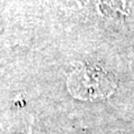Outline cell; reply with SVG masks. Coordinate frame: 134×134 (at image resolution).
<instances>
[{
    "instance_id": "cell-1",
    "label": "cell",
    "mask_w": 134,
    "mask_h": 134,
    "mask_svg": "<svg viewBox=\"0 0 134 134\" xmlns=\"http://www.w3.org/2000/svg\"><path fill=\"white\" fill-rule=\"evenodd\" d=\"M69 90L76 96L83 98H97L110 94L113 91V83L105 75L95 68L75 70L70 76Z\"/></svg>"
}]
</instances>
